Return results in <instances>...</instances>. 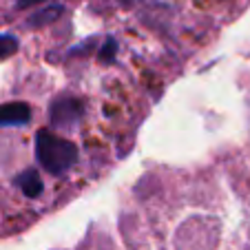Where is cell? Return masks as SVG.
Masks as SVG:
<instances>
[{"instance_id": "cell-5", "label": "cell", "mask_w": 250, "mask_h": 250, "mask_svg": "<svg viewBox=\"0 0 250 250\" xmlns=\"http://www.w3.org/2000/svg\"><path fill=\"white\" fill-rule=\"evenodd\" d=\"M18 51V40L14 36H0V58H9Z\"/></svg>"}, {"instance_id": "cell-7", "label": "cell", "mask_w": 250, "mask_h": 250, "mask_svg": "<svg viewBox=\"0 0 250 250\" xmlns=\"http://www.w3.org/2000/svg\"><path fill=\"white\" fill-rule=\"evenodd\" d=\"M36 2H40V0H20L18 7H29V5H36Z\"/></svg>"}, {"instance_id": "cell-6", "label": "cell", "mask_w": 250, "mask_h": 250, "mask_svg": "<svg viewBox=\"0 0 250 250\" xmlns=\"http://www.w3.org/2000/svg\"><path fill=\"white\" fill-rule=\"evenodd\" d=\"M60 14H62V7H49L44 14L33 16V18H31V24H47V22H51V20H56Z\"/></svg>"}, {"instance_id": "cell-2", "label": "cell", "mask_w": 250, "mask_h": 250, "mask_svg": "<svg viewBox=\"0 0 250 250\" xmlns=\"http://www.w3.org/2000/svg\"><path fill=\"white\" fill-rule=\"evenodd\" d=\"M82 115V102L73 98H62L53 102L51 106V122L56 126H69V124L78 122Z\"/></svg>"}, {"instance_id": "cell-4", "label": "cell", "mask_w": 250, "mask_h": 250, "mask_svg": "<svg viewBox=\"0 0 250 250\" xmlns=\"http://www.w3.org/2000/svg\"><path fill=\"white\" fill-rule=\"evenodd\" d=\"M16 182H18V186L22 188V193L27 195V197H38V195L42 193V180H40V175L33 168L20 173Z\"/></svg>"}, {"instance_id": "cell-1", "label": "cell", "mask_w": 250, "mask_h": 250, "mask_svg": "<svg viewBox=\"0 0 250 250\" xmlns=\"http://www.w3.org/2000/svg\"><path fill=\"white\" fill-rule=\"evenodd\" d=\"M36 153H38V162L53 175L66 173L78 160L76 144L47 128L38 131L36 135Z\"/></svg>"}, {"instance_id": "cell-3", "label": "cell", "mask_w": 250, "mask_h": 250, "mask_svg": "<svg viewBox=\"0 0 250 250\" xmlns=\"http://www.w3.org/2000/svg\"><path fill=\"white\" fill-rule=\"evenodd\" d=\"M31 120V109L24 102L0 104V126H20Z\"/></svg>"}]
</instances>
